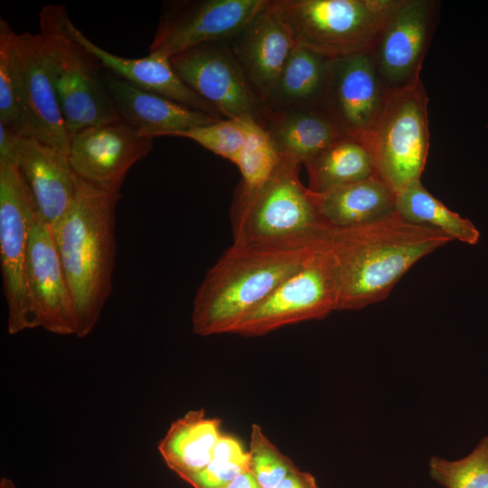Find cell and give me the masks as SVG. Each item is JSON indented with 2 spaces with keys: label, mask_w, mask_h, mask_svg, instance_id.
Listing matches in <instances>:
<instances>
[{
  "label": "cell",
  "mask_w": 488,
  "mask_h": 488,
  "mask_svg": "<svg viewBox=\"0 0 488 488\" xmlns=\"http://www.w3.org/2000/svg\"><path fill=\"white\" fill-rule=\"evenodd\" d=\"M69 26L72 35L92 52L107 70L189 108L206 113L218 119L223 118L214 107L180 79L166 55L149 52L143 58L118 56L95 44L71 21Z\"/></svg>",
  "instance_id": "cell-20"
},
{
  "label": "cell",
  "mask_w": 488,
  "mask_h": 488,
  "mask_svg": "<svg viewBox=\"0 0 488 488\" xmlns=\"http://www.w3.org/2000/svg\"><path fill=\"white\" fill-rule=\"evenodd\" d=\"M249 470L263 488H276L294 469L293 461L268 439L258 424L250 430Z\"/></svg>",
  "instance_id": "cell-31"
},
{
  "label": "cell",
  "mask_w": 488,
  "mask_h": 488,
  "mask_svg": "<svg viewBox=\"0 0 488 488\" xmlns=\"http://www.w3.org/2000/svg\"><path fill=\"white\" fill-rule=\"evenodd\" d=\"M221 434L220 418L190 410L171 424L157 448L166 465L187 482L211 460Z\"/></svg>",
  "instance_id": "cell-24"
},
{
  "label": "cell",
  "mask_w": 488,
  "mask_h": 488,
  "mask_svg": "<svg viewBox=\"0 0 488 488\" xmlns=\"http://www.w3.org/2000/svg\"><path fill=\"white\" fill-rule=\"evenodd\" d=\"M428 97L420 80L385 92L364 144L377 175L395 193L420 181L429 149Z\"/></svg>",
  "instance_id": "cell-7"
},
{
  "label": "cell",
  "mask_w": 488,
  "mask_h": 488,
  "mask_svg": "<svg viewBox=\"0 0 488 488\" xmlns=\"http://www.w3.org/2000/svg\"><path fill=\"white\" fill-rule=\"evenodd\" d=\"M280 162L281 158L267 132L257 124L246 145L233 161L242 179L238 191L248 192L262 186L274 174Z\"/></svg>",
  "instance_id": "cell-29"
},
{
  "label": "cell",
  "mask_w": 488,
  "mask_h": 488,
  "mask_svg": "<svg viewBox=\"0 0 488 488\" xmlns=\"http://www.w3.org/2000/svg\"><path fill=\"white\" fill-rule=\"evenodd\" d=\"M330 61V58L295 45L262 106L263 121L268 114L310 108H325Z\"/></svg>",
  "instance_id": "cell-23"
},
{
  "label": "cell",
  "mask_w": 488,
  "mask_h": 488,
  "mask_svg": "<svg viewBox=\"0 0 488 488\" xmlns=\"http://www.w3.org/2000/svg\"><path fill=\"white\" fill-rule=\"evenodd\" d=\"M257 124L258 123L246 118H222L181 132L176 136L191 139L233 163Z\"/></svg>",
  "instance_id": "cell-30"
},
{
  "label": "cell",
  "mask_w": 488,
  "mask_h": 488,
  "mask_svg": "<svg viewBox=\"0 0 488 488\" xmlns=\"http://www.w3.org/2000/svg\"><path fill=\"white\" fill-rule=\"evenodd\" d=\"M0 122L28 136L19 34L0 19Z\"/></svg>",
  "instance_id": "cell-27"
},
{
  "label": "cell",
  "mask_w": 488,
  "mask_h": 488,
  "mask_svg": "<svg viewBox=\"0 0 488 488\" xmlns=\"http://www.w3.org/2000/svg\"><path fill=\"white\" fill-rule=\"evenodd\" d=\"M450 241L442 231L410 222L397 211L333 230L330 243L339 276L338 310L361 309L384 300L418 260Z\"/></svg>",
  "instance_id": "cell-1"
},
{
  "label": "cell",
  "mask_w": 488,
  "mask_h": 488,
  "mask_svg": "<svg viewBox=\"0 0 488 488\" xmlns=\"http://www.w3.org/2000/svg\"><path fill=\"white\" fill-rule=\"evenodd\" d=\"M17 168L37 217L53 227L67 213L75 195L76 175L68 155L34 137L22 136Z\"/></svg>",
  "instance_id": "cell-18"
},
{
  "label": "cell",
  "mask_w": 488,
  "mask_h": 488,
  "mask_svg": "<svg viewBox=\"0 0 488 488\" xmlns=\"http://www.w3.org/2000/svg\"><path fill=\"white\" fill-rule=\"evenodd\" d=\"M263 127L281 160L299 166L346 136L324 108L268 114Z\"/></svg>",
  "instance_id": "cell-21"
},
{
  "label": "cell",
  "mask_w": 488,
  "mask_h": 488,
  "mask_svg": "<svg viewBox=\"0 0 488 488\" xmlns=\"http://www.w3.org/2000/svg\"><path fill=\"white\" fill-rule=\"evenodd\" d=\"M227 43L262 107L295 46L275 0Z\"/></svg>",
  "instance_id": "cell-16"
},
{
  "label": "cell",
  "mask_w": 488,
  "mask_h": 488,
  "mask_svg": "<svg viewBox=\"0 0 488 488\" xmlns=\"http://www.w3.org/2000/svg\"><path fill=\"white\" fill-rule=\"evenodd\" d=\"M312 192L321 193L376 174L375 163L367 145L343 136L304 164Z\"/></svg>",
  "instance_id": "cell-25"
},
{
  "label": "cell",
  "mask_w": 488,
  "mask_h": 488,
  "mask_svg": "<svg viewBox=\"0 0 488 488\" xmlns=\"http://www.w3.org/2000/svg\"><path fill=\"white\" fill-rule=\"evenodd\" d=\"M385 92L370 52L331 59L325 108L346 136L365 142Z\"/></svg>",
  "instance_id": "cell-14"
},
{
  "label": "cell",
  "mask_w": 488,
  "mask_h": 488,
  "mask_svg": "<svg viewBox=\"0 0 488 488\" xmlns=\"http://www.w3.org/2000/svg\"><path fill=\"white\" fill-rule=\"evenodd\" d=\"M249 470V463L211 457L208 465L186 483L193 488H228L240 473Z\"/></svg>",
  "instance_id": "cell-32"
},
{
  "label": "cell",
  "mask_w": 488,
  "mask_h": 488,
  "mask_svg": "<svg viewBox=\"0 0 488 488\" xmlns=\"http://www.w3.org/2000/svg\"><path fill=\"white\" fill-rule=\"evenodd\" d=\"M437 6L433 0H400L387 22L370 52L385 90L420 79Z\"/></svg>",
  "instance_id": "cell-12"
},
{
  "label": "cell",
  "mask_w": 488,
  "mask_h": 488,
  "mask_svg": "<svg viewBox=\"0 0 488 488\" xmlns=\"http://www.w3.org/2000/svg\"><path fill=\"white\" fill-rule=\"evenodd\" d=\"M299 165L281 160L271 177L252 192H237L231 211L233 243L271 250H301L330 240Z\"/></svg>",
  "instance_id": "cell-4"
},
{
  "label": "cell",
  "mask_w": 488,
  "mask_h": 488,
  "mask_svg": "<svg viewBox=\"0 0 488 488\" xmlns=\"http://www.w3.org/2000/svg\"><path fill=\"white\" fill-rule=\"evenodd\" d=\"M267 0H183L164 3L149 52L171 58L196 46L228 42Z\"/></svg>",
  "instance_id": "cell-10"
},
{
  "label": "cell",
  "mask_w": 488,
  "mask_h": 488,
  "mask_svg": "<svg viewBox=\"0 0 488 488\" xmlns=\"http://www.w3.org/2000/svg\"><path fill=\"white\" fill-rule=\"evenodd\" d=\"M228 488H263L249 470L240 473Z\"/></svg>",
  "instance_id": "cell-35"
},
{
  "label": "cell",
  "mask_w": 488,
  "mask_h": 488,
  "mask_svg": "<svg viewBox=\"0 0 488 488\" xmlns=\"http://www.w3.org/2000/svg\"><path fill=\"white\" fill-rule=\"evenodd\" d=\"M295 45L327 58L371 52L400 0H275Z\"/></svg>",
  "instance_id": "cell-6"
},
{
  "label": "cell",
  "mask_w": 488,
  "mask_h": 488,
  "mask_svg": "<svg viewBox=\"0 0 488 488\" xmlns=\"http://www.w3.org/2000/svg\"><path fill=\"white\" fill-rule=\"evenodd\" d=\"M27 280L39 326L59 335L76 334V310L51 228L38 217L33 227Z\"/></svg>",
  "instance_id": "cell-15"
},
{
  "label": "cell",
  "mask_w": 488,
  "mask_h": 488,
  "mask_svg": "<svg viewBox=\"0 0 488 488\" xmlns=\"http://www.w3.org/2000/svg\"><path fill=\"white\" fill-rule=\"evenodd\" d=\"M0 488H17V487L10 478L4 476L0 479Z\"/></svg>",
  "instance_id": "cell-36"
},
{
  "label": "cell",
  "mask_w": 488,
  "mask_h": 488,
  "mask_svg": "<svg viewBox=\"0 0 488 488\" xmlns=\"http://www.w3.org/2000/svg\"><path fill=\"white\" fill-rule=\"evenodd\" d=\"M170 61L180 79L223 118L251 119L263 127L261 104L227 42L202 44Z\"/></svg>",
  "instance_id": "cell-11"
},
{
  "label": "cell",
  "mask_w": 488,
  "mask_h": 488,
  "mask_svg": "<svg viewBox=\"0 0 488 488\" xmlns=\"http://www.w3.org/2000/svg\"><path fill=\"white\" fill-rule=\"evenodd\" d=\"M311 195L321 219L332 230L367 224L396 211L395 192L377 174Z\"/></svg>",
  "instance_id": "cell-22"
},
{
  "label": "cell",
  "mask_w": 488,
  "mask_h": 488,
  "mask_svg": "<svg viewBox=\"0 0 488 488\" xmlns=\"http://www.w3.org/2000/svg\"><path fill=\"white\" fill-rule=\"evenodd\" d=\"M276 488H319L314 476L297 467L291 471Z\"/></svg>",
  "instance_id": "cell-34"
},
{
  "label": "cell",
  "mask_w": 488,
  "mask_h": 488,
  "mask_svg": "<svg viewBox=\"0 0 488 488\" xmlns=\"http://www.w3.org/2000/svg\"><path fill=\"white\" fill-rule=\"evenodd\" d=\"M320 246L271 250L232 243L209 268L196 291L191 315L192 333L201 336L230 333Z\"/></svg>",
  "instance_id": "cell-3"
},
{
  "label": "cell",
  "mask_w": 488,
  "mask_h": 488,
  "mask_svg": "<svg viewBox=\"0 0 488 488\" xmlns=\"http://www.w3.org/2000/svg\"><path fill=\"white\" fill-rule=\"evenodd\" d=\"M152 149L153 138L140 136L119 120L70 136L68 158L73 172L85 182L120 192L128 171Z\"/></svg>",
  "instance_id": "cell-13"
},
{
  "label": "cell",
  "mask_w": 488,
  "mask_h": 488,
  "mask_svg": "<svg viewBox=\"0 0 488 488\" xmlns=\"http://www.w3.org/2000/svg\"><path fill=\"white\" fill-rule=\"evenodd\" d=\"M76 175V174H75ZM73 202L51 228L76 310V336L89 335L112 292L116 206L120 192L99 189L78 175Z\"/></svg>",
  "instance_id": "cell-2"
},
{
  "label": "cell",
  "mask_w": 488,
  "mask_h": 488,
  "mask_svg": "<svg viewBox=\"0 0 488 488\" xmlns=\"http://www.w3.org/2000/svg\"><path fill=\"white\" fill-rule=\"evenodd\" d=\"M19 47L28 137H34L68 155L70 136L47 70L41 33H20Z\"/></svg>",
  "instance_id": "cell-19"
},
{
  "label": "cell",
  "mask_w": 488,
  "mask_h": 488,
  "mask_svg": "<svg viewBox=\"0 0 488 488\" xmlns=\"http://www.w3.org/2000/svg\"><path fill=\"white\" fill-rule=\"evenodd\" d=\"M36 219L17 166L0 164V262L12 335L40 327L27 280L29 241Z\"/></svg>",
  "instance_id": "cell-9"
},
{
  "label": "cell",
  "mask_w": 488,
  "mask_h": 488,
  "mask_svg": "<svg viewBox=\"0 0 488 488\" xmlns=\"http://www.w3.org/2000/svg\"><path fill=\"white\" fill-rule=\"evenodd\" d=\"M330 240L314 249L230 333L260 336L338 310L339 276Z\"/></svg>",
  "instance_id": "cell-8"
},
{
  "label": "cell",
  "mask_w": 488,
  "mask_h": 488,
  "mask_svg": "<svg viewBox=\"0 0 488 488\" xmlns=\"http://www.w3.org/2000/svg\"><path fill=\"white\" fill-rule=\"evenodd\" d=\"M396 211L405 220L446 234L469 245L479 242L480 232L468 219L451 211L418 181L396 193Z\"/></svg>",
  "instance_id": "cell-26"
},
{
  "label": "cell",
  "mask_w": 488,
  "mask_h": 488,
  "mask_svg": "<svg viewBox=\"0 0 488 488\" xmlns=\"http://www.w3.org/2000/svg\"><path fill=\"white\" fill-rule=\"evenodd\" d=\"M63 5L40 12L45 64L70 136L95 126L120 120L103 80L99 61L70 30Z\"/></svg>",
  "instance_id": "cell-5"
},
{
  "label": "cell",
  "mask_w": 488,
  "mask_h": 488,
  "mask_svg": "<svg viewBox=\"0 0 488 488\" xmlns=\"http://www.w3.org/2000/svg\"><path fill=\"white\" fill-rule=\"evenodd\" d=\"M103 80L117 115L140 136H169L220 120L142 89L106 70Z\"/></svg>",
  "instance_id": "cell-17"
},
{
  "label": "cell",
  "mask_w": 488,
  "mask_h": 488,
  "mask_svg": "<svg viewBox=\"0 0 488 488\" xmlns=\"http://www.w3.org/2000/svg\"><path fill=\"white\" fill-rule=\"evenodd\" d=\"M428 467L430 477L445 488H488V435L466 456L450 461L433 455Z\"/></svg>",
  "instance_id": "cell-28"
},
{
  "label": "cell",
  "mask_w": 488,
  "mask_h": 488,
  "mask_svg": "<svg viewBox=\"0 0 488 488\" xmlns=\"http://www.w3.org/2000/svg\"><path fill=\"white\" fill-rule=\"evenodd\" d=\"M22 136L0 122V164L17 166Z\"/></svg>",
  "instance_id": "cell-33"
}]
</instances>
